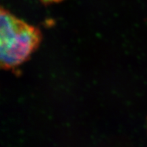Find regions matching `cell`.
<instances>
[{
  "label": "cell",
  "instance_id": "cell-1",
  "mask_svg": "<svg viewBox=\"0 0 147 147\" xmlns=\"http://www.w3.org/2000/svg\"><path fill=\"white\" fill-rule=\"evenodd\" d=\"M42 34L36 27L20 19L8 10L0 14V65L13 69L29 59L39 47Z\"/></svg>",
  "mask_w": 147,
  "mask_h": 147
},
{
  "label": "cell",
  "instance_id": "cell-2",
  "mask_svg": "<svg viewBox=\"0 0 147 147\" xmlns=\"http://www.w3.org/2000/svg\"><path fill=\"white\" fill-rule=\"evenodd\" d=\"M41 2L43 3V4L48 5V4H52V3H59L61 2L63 0H40Z\"/></svg>",
  "mask_w": 147,
  "mask_h": 147
}]
</instances>
